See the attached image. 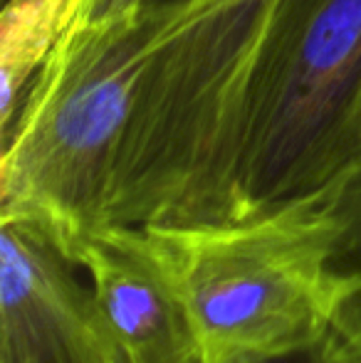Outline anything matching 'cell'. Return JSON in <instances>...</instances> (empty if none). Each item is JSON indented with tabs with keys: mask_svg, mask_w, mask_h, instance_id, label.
Returning a JSON list of instances; mask_svg holds the SVG:
<instances>
[{
	"mask_svg": "<svg viewBox=\"0 0 361 363\" xmlns=\"http://www.w3.org/2000/svg\"><path fill=\"white\" fill-rule=\"evenodd\" d=\"M279 0H144L129 126L101 225L221 223Z\"/></svg>",
	"mask_w": 361,
	"mask_h": 363,
	"instance_id": "obj_1",
	"label": "cell"
},
{
	"mask_svg": "<svg viewBox=\"0 0 361 363\" xmlns=\"http://www.w3.org/2000/svg\"><path fill=\"white\" fill-rule=\"evenodd\" d=\"M347 178L240 220L141 228L186 304L203 363L327 339L361 296L342 262Z\"/></svg>",
	"mask_w": 361,
	"mask_h": 363,
	"instance_id": "obj_2",
	"label": "cell"
},
{
	"mask_svg": "<svg viewBox=\"0 0 361 363\" xmlns=\"http://www.w3.org/2000/svg\"><path fill=\"white\" fill-rule=\"evenodd\" d=\"M141 48V13L104 23L79 18L0 131V216L40 223L67 255L101 225Z\"/></svg>",
	"mask_w": 361,
	"mask_h": 363,
	"instance_id": "obj_3",
	"label": "cell"
},
{
	"mask_svg": "<svg viewBox=\"0 0 361 363\" xmlns=\"http://www.w3.org/2000/svg\"><path fill=\"white\" fill-rule=\"evenodd\" d=\"M359 163L361 0H279L226 220L317 193Z\"/></svg>",
	"mask_w": 361,
	"mask_h": 363,
	"instance_id": "obj_4",
	"label": "cell"
},
{
	"mask_svg": "<svg viewBox=\"0 0 361 363\" xmlns=\"http://www.w3.org/2000/svg\"><path fill=\"white\" fill-rule=\"evenodd\" d=\"M77 269L48 228L0 216V363H116Z\"/></svg>",
	"mask_w": 361,
	"mask_h": 363,
	"instance_id": "obj_5",
	"label": "cell"
},
{
	"mask_svg": "<svg viewBox=\"0 0 361 363\" xmlns=\"http://www.w3.org/2000/svg\"><path fill=\"white\" fill-rule=\"evenodd\" d=\"M70 257L87 274L116 363H203L191 314L144 230L99 225Z\"/></svg>",
	"mask_w": 361,
	"mask_h": 363,
	"instance_id": "obj_6",
	"label": "cell"
},
{
	"mask_svg": "<svg viewBox=\"0 0 361 363\" xmlns=\"http://www.w3.org/2000/svg\"><path fill=\"white\" fill-rule=\"evenodd\" d=\"M87 0H8L0 15V131Z\"/></svg>",
	"mask_w": 361,
	"mask_h": 363,
	"instance_id": "obj_7",
	"label": "cell"
},
{
	"mask_svg": "<svg viewBox=\"0 0 361 363\" xmlns=\"http://www.w3.org/2000/svg\"><path fill=\"white\" fill-rule=\"evenodd\" d=\"M226 363H361V296L347 309L327 339L284 356H238Z\"/></svg>",
	"mask_w": 361,
	"mask_h": 363,
	"instance_id": "obj_8",
	"label": "cell"
},
{
	"mask_svg": "<svg viewBox=\"0 0 361 363\" xmlns=\"http://www.w3.org/2000/svg\"><path fill=\"white\" fill-rule=\"evenodd\" d=\"M344 213H347V230L342 240V262L361 277V163L347 178Z\"/></svg>",
	"mask_w": 361,
	"mask_h": 363,
	"instance_id": "obj_9",
	"label": "cell"
},
{
	"mask_svg": "<svg viewBox=\"0 0 361 363\" xmlns=\"http://www.w3.org/2000/svg\"><path fill=\"white\" fill-rule=\"evenodd\" d=\"M144 0H87L82 20L89 23H104V20H119L126 15L141 13Z\"/></svg>",
	"mask_w": 361,
	"mask_h": 363,
	"instance_id": "obj_10",
	"label": "cell"
}]
</instances>
